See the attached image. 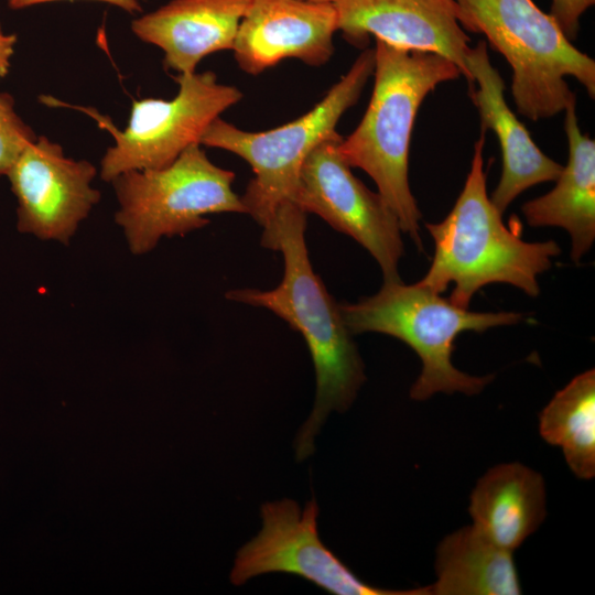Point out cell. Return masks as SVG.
<instances>
[{
	"instance_id": "obj_1",
	"label": "cell",
	"mask_w": 595,
	"mask_h": 595,
	"mask_svg": "<svg viewBox=\"0 0 595 595\" xmlns=\"http://www.w3.org/2000/svg\"><path fill=\"white\" fill-rule=\"evenodd\" d=\"M306 213L294 202L281 204L263 226L261 245L282 252L284 274L269 291L236 289L229 300L264 307L299 332L314 364L313 410L294 442L296 459L315 450V437L331 411L344 412L366 380L364 363L344 323L339 304L314 272L305 242Z\"/></svg>"
},
{
	"instance_id": "obj_2",
	"label": "cell",
	"mask_w": 595,
	"mask_h": 595,
	"mask_svg": "<svg viewBox=\"0 0 595 595\" xmlns=\"http://www.w3.org/2000/svg\"><path fill=\"white\" fill-rule=\"evenodd\" d=\"M374 89L357 128L338 144L350 167L365 171L397 216L401 230L422 250V217L408 178L409 147L415 117L437 85L463 76L452 61L432 52L407 50L376 39Z\"/></svg>"
},
{
	"instance_id": "obj_3",
	"label": "cell",
	"mask_w": 595,
	"mask_h": 595,
	"mask_svg": "<svg viewBox=\"0 0 595 595\" xmlns=\"http://www.w3.org/2000/svg\"><path fill=\"white\" fill-rule=\"evenodd\" d=\"M484 147L482 130L452 210L442 221L425 224L435 250L419 283L440 294L454 283L448 300L463 309H468L474 294L489 283H508L538 296V275L549 270L561 252L555 241H523L502 223V213L487 194Z\"/></svg>"
},
{
	"instance_id": "obj_4",
	"label": "cell",
	"mask_w": 595,
	"mask_h": 595,
	"mask_svg": "<svg viewBox=\"0 0 595 595\" xmlns=\"http://www.w3.org/2000/svg\"><path fill=\"white\" fill-rule=\"evenodd\" d=\"M463 29L484 34L509 63L518 113L538 121L576 104L566 76L595 97V61L577 50L532 0H455Z\"/></svg>"
},
{
	"instance_id": "obj_5",
	"label": "cell",
	"mask_w": 595,
	"mask_h": 595,
	"mask_svg": "<svg viewBox=\"0 0 595 595\" xmlns=\"http://www.w3.org/2000/svg\"><path fill=\"white\" fill-rule=\"evenodd\" d=\"M339 307L351 335L368 332L390 335L418 354L422 369L410 397L419 401L437 392L479 393L493 376L475 377L453 366L456 336L465 331L483 333L491 327L518 324L523 318L515 312H472L419 282L402 281H385L376 294Z\"/></svg>"
},
{
	"instance_id": "obj_6",
	"label": "cell",
	"mask_w": 595,
	"mask_h": 595,
	"mask_svg": "<svg viewBox=\"0 0 595 595\" xmlns=\"http://www.w3.org/2000/svg\"><path fill=\"white\" fill-rule=\"evenodd\" d=\"M374 68L375 48H366L316 106L271 130L245 131L220 117L209 125L201 145L229 151L253 171L255 177L240 198L259 225L263 227L281 204L292 201L306 156L358 101Z\"/></svg>"
},
{
	"instance_id": "obj_7",
	"label": "cell",
	"mask_w": 595,
	"mask_h": 595,
	"mask_svg": "<svg viewBox=\"0 0 595 595\" xmlns=\"http://www.w3.org/2000/svg\"><path fill=\"white\" fill-rule=\"evenodd\" d=\"M234 180L235 173L215 165L199 143L164 167L119 174L111 181L119 203L115 218L131 252L147 253L162 237L203 228L208 214H247Z\"/></svg>"
},
{
	"instance_id": "obj_8",
	"label": "cell",
	"mask_w": 595,
	"mask_h": 595,
	"mask_svg": "<svg viewBox=\"0 0 595 595\" xmlns=\"http://www.w3.org/2000/svg\"><path fill=\"white\" fill-rule=\"evenodd\" d=\"M175 80L178 91L173 99L134 100L123 130L96 109L62 104L51 97L41 99L84 111L112 136L115 143L100 162V176L111 182L127 171L171 164L186 148L201 144L209 125L244 96L237 87L219 83L210 71L176 75Z\"/></svg>"
},
{
	"instance_id": "obj_9",
	"label": "cell",
	"mask_w": 595,
	"mask_h": 595,
	"mask_svg": "<svg viewBox=\"0 0 595 595\" xmlns=\"http://www.w3.org/2000/svg\"><path fill=\"white\" fill-rule=\"evenodd\" d=\"M318 512L315 499L303 509L289 498L263 504L261 530L238 550L230 582L239 586L258 575L285 573L336 595H429L428 586L396 591L372 586L357 577L322 542Z\"/></svg>"
},
{
	"instance_id": "obj_10",
	"label": "cell",
	"mask_w": 595,
	"mask_h": 595,
	"mask_svg": "<svg viewBox=\"0 0 595 595\" xmlns=\"http://www.w3.org/2000/svg\"><path fill=\"white\" fill-rule=\"evenodd\" d=\"M342 139L335 130L306 156L292 202L366 248L386 282L401 281L398 264L404 248L399 220L382 196L353 174L338 152Z\"/></svg>"
},
{
	"instance_id": "obj_11",
	"label": "cell",
	"mask_w": 595,
	"mask_h": 595,
	"mask_svg": "<svg viewBox=\"0 0 595 595\" xmlns=\"http://www.w3.org/2000/svg\"><path fill=\"white\" fill-rule=\"evenodd\" d=\"M96 167L64 154L45 136L30 143L7 176L18 199V229L44 240L69 242L100 199L91 186Z\"/></svg>"
},
{
	"instance_id": "obj_12",
	"label": "cell",
	"mask_w": 595,
	"mask_h": 595,
	"mask_svg": "<svg viewBox=\"0 0 595 595\" xmlns=\"http://www.w3.org/2000/svg\"><path fill=\"white\" fill-rule=\"evenodd\" d=\"M338 31L334 3L309 0H250L232 46L235 61L258 75L283 60L326 64Z\"/></svg>"
},
{
	"instance_id": "obj_13",
	"label": "cell",
	"mask_w": 595,
	"mask_h": 595,
	"mask_svg": "<svg viewBox=\"0 0 595 595\" xmlns=\"http://www.w3.org/2000/svg\"><path fill=\"white\" fill-rule=\"evenodd\" d=\"M338 31L364 47L369 36L407 50L432 52L452 61L473 85L466 68L469 36L458 22L455 0H337Z\"/></svg>"
},
{
	"instance_id": "obj_14",
	"label": "cell",
	"mask_w": 595,
	"mask_h": 595,
	"mask_svg": "<svg viewBox=\"0 0 595 595\" xmlns=\"http://www.w3.org/2000/svg\"><path fill=\"white\" fill-rule=\"evenodd\" d=\"M465 64L475 84V87L470 86L469 96L478 109L482 130L491 129L500 144L501 176L490 199L504 213L527 188L555 181L563 166L539 149L523 123L508 107L504 80L489 61L485 41L470 47Z\"/></svg>"
},
{
	"instance_id": "obj_15",
	"label": "cell",
	"mask_w": 595,
	"mask_h": 595,
	"mask_svg": "<svg viewBox=\"0 0 595 595\" xmlns=\"http://www.w3.org/2000/svg\"><path fill=\"white\" fill-rule=\"evenodd\" d=\"M250 0H171L131 23L141 41L162 50L164 68L196 72L207 55L232 50Z\"/></svg>"
},
{
	"instance_id": "obj_16",
	"label": "cell",
	"mask_w": 595,
	"mask_h": 595,
	"mask_svg": "<svg viewBox=\"0 0 595 595\" xmlns=\"http://www.w3.org/2000/svg\"><path fill=\"white\" fill-rule=\"evenodd\" d=\"M564 111L567 164L554 188L524 203L521 209L532 227L565 229L572 240L571 259L578 263L595 239V141L581 131L575 104Z\"/></svg>"
},
{
	"instance_id": "obj_17",
	"label": "cell",
	"mask_w": 595,
	"mask_h": 595,
	"mask_svg": "<svg viewBox=\"0 0 595 595\" xmlns=\"http://www.w3.org/2000/svg\"><path fill=\"white\" fill-rule=\"evenodd\" d=\"M468 510L473 526L495 544L512 552L545 518L543 477L520 463L494 466L478 479Z\"/></svg>"
},
{
	"instance_id": "obj_18",
	"label": "cell",
	"mask_w": 595,
	"mask_h": 595,
	"mask_svg": "<svg viewBox=\"0 0 595 595\" xmlns=\"http://www.w3.org/2000/svg\"><path fill=\"white\" fill-rule=\"evenodd\" d=\"M436 582L430 595H518L520 581L512 552L475 526L445 537L436 549Z\"/></svg>"
},
{
	"instance_id": "obj_19",
	"label": "cell",
	"mask_w": 595,
	"mask_h": 595,
	"mask_svg": "<svg viewBox=\"0 0 595 595\" xmlns=\"http://www.w3.org/2000/svg\"><path fill=\"white\" fill-rule=\"evenodd\" d=\"M539 432L560 446L572 473L582 479L595 476V370L574 377L539 414Z\"/></svg>"
},
{
	"instance_id": "obj_20",
	"label": "cell",
	"mask_w": 595,
	"mask_h": 595,
	"mask_svg": "<svg viewBox=\"0 0 595 595\" xmlns=\"http://www.w3.org/2000/svg\"><path fill=\"white\" fill-rule=\"evenodd\" d=\"M35 139L32 128L17 113L13 97L0 93V176L7 175L23 150Z\"/></svg>"
},
{
	"instance_id": "obj_21",
	"label": "cell",
	"mask_w": 595,
	"mask_h": 595,
	"mask_svg": "<svg viewBox=\"0 0 595 595\" xmlns=\"http://www.w3.org/2000/svg\"><path fill=\"white\" fill-rule=\"evenodd\" d=\"M594 3L595 0H552L549 14L563 35L572 42L580 30V18Z\"/></svg>"
},
{
	"instance_id": "obj_22",
	"label": "cell",
	"mask_w": 595,
	"mask_h": 595,
	"mask_svg": "<svg viewBox=\"0 0 595 595\" xmlns=\"http://www.w3.org/2000/svg\"><path fill=\"white\" fill-rule=\"evenodd\" d=\"M63 0H7V4L12 10H21L37 4ZM107 4L115 6L130 14L140 13L142 11L143 0H93Z\"/></svg>"
},
{
	"instance_id": "obj_23",
	"label": "cell",
	"mask_w": 595,
	"mask_h": 595,
	"mask_svg": "<svg viewBox=\"0 0 595 595\" xmlns=\"http://www.w3.org/2000/svg\"><path fill=\"white\" fill-rule=\"evenodd\" d=\"M17 36L7 34L0 25V79L3 78L10 68V60L14 53Z\"/></svg>"
},
{
	"instance_id": "obj_24",
	"label": "cell",
	"mask_w": 595,
	"mask_h": 595,
	"mask_svg": "<svg viewBox=\"0 0 595 595\" xmlns=\"http://www.w3.org/2000/svg\"><path fill=\"white\" fill-rule=\"evenodd\" d=\"M309 1H316V2H329V3H334V2H336L337 0H309Z\"/></svg>"
}]
</instances>
